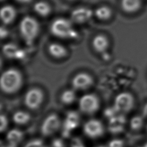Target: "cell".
<instances>
[{
	"instance_id": "6da1fadb",
	"label": "cell",
	"mask_w": 147,
	"mask_h": 147,
	"mask_svg": "<svg viewBox=\"0 0 147 147\" xmlns=\"http://www.w3.org/2000/svg\"><path fill=\"white\" fill-rule=\"evenodd\" d=\"M0 84L4 93L11 94L17 92L22 84L21 73L15 68L6 69L1 75Z\"/></svg>"
},
{
	"instance_id": "7a4b0ae2",
	"label": "cell",
	"mask_w": 147,
	"mask_h": 147,
	"mask_svg": "<svg viewBox=\"0 0 147 147\" xmlns=\"http://www.w3.org/2000/svg\"><path fill=\"white\" fill-rule=\"evenodd\" d=\"M50 29L53 36L60 38H76L78 37V33L74 29L72 22L65 18L55 20L52 23Z\"/></svg>"
},
{
	"instance_id": "3957f363",
	"label": "cell",
	"mask_w": 147,
	"mask_h": 147,
	"mask_svg": "<svg viewBox=\"0 0 147 147\" xmlns=\"http://www.w3.org/2000/svg\"><path fill=\"white\" fill-rule=\"evenodd\" d=\"M38 22L30 16L24 17L20 23L21 35L28 45L32 44L39 32Z\"/></svg>"
},
{
	"instance_id": "277c9868",
	"label": "cell",
	"mask_w": 147,
	"mask_h": 147,
	"mask_svg": "<svg viewBox=\"0 0 147 147\" xmlns=\"http://www.w3.org/2000/svg\"><path fill=\"white\" fill-rule=\"evenodd\" d=\"M134 103L135 99L132 94L129 92H122L116 96L113 106L119 114H125L133 109Z\"/></svg>"
},
{
	"instance_id": "5b68a950",
	"label": "cell",
	"mask_w": 147,
	"mask_h": 147,
	"mask_svg": "<svg viewBox=\"0 0 147 147\" xmlns=\"http://www.w3.org/2000/svg\"><path fill=\"white\" fill-rule=\"evenodd\" d=\"M100 101L94 94H87L83 95L79 101V110L83 113L92 115L99 109Z\"/></svg>"
},
{
	"instance_id": "8992f818",
	"label": "cell",
	"mask_w": 147,
	"mask_h": 147,
	"mask_svg": "<svg viewBox=\"0 0 147 147\" xmlns=\"http://www.w3.org/2000/svg\"><path fill=\"white\" fill-rule=\"evenodd\" d=\"M44 93L38 88H32L25 93L24 96V104L30 110H36L42 103Z\"/></svg>"
},
{
	"instance_id": "52a82bcc",
	"label": "cell",
	"mask_w": 147,
	"mask_h": 147,
	"mask_svg": "<svg viewBox=\"0 0 147 147\" xmlns=\"http://www.w3.org/2000/svg\"><path fill=\"white\" fill-rule=\"evenodd\" d=\"M61 121L59 116L52 113L44 120L41 126V132L44 136H51L59 129Z\"/></svg>"
},
{
	"instance_id": "ba28073f",
	"label": "cell",
	"mask_w": 147,
	"mask_h": 147,
	"mask_svg": "<svg viewBox=\"0 0 147 147\" xmlns=\"http://www.w3.org/2000/svg\"><path fill=\"white\" fill-rule=\"evenodd\" d=\"M83 131L87 137L91 138H97L104 134L105 127L99 120L91 119L84 124Z\"/></svg>"
},
{
	"instance_id": "9c48e42d",
	"label": "cell",
	"mask_w": 147,
	"mask_h": 147,
	"mask_svg": "<svg viewBox=\"0 0 147 147\" xmlns=\"http://www.w3.org/2000/svg\"><path fill=\"white\" fill-rule=\"evenodd\" d=\"M80 123V116L75 111H69L67 113L63 126L62 135L68 138L72 131L77 128Z\"/></svg>"
},
{
	"instance_id": "30bf717a",
	"label": "cell",
	"mask_w": 147,
	"mask_h": 147,
	"mask_svg": "<svg viewBox=\"0 0 147 147\" xmlns=\"http://www.w3.org/2000/svg\"><path fill=\"white\" fill-rule=\"evenodd\" d=\"M71 83L74 90H86L92 86L94 79L90 74L80 72L73 78Z\"/></svg>"
},
{
	"instance_id": "8fae6325",
	"label": "cell",
	"mask_w": 147,
	"mask_h": 147,
	"mask_svg": "<svg viewBox=\"0 0 147 147\" xmlns=\"http://www.w3.org/2000/svg\"><path fill=\"white\" fill-rule=\"evenodd\" d=\"M126 119L123 114H118L109 119L108 130L113 134H119L125 129Z\"/></svg>"
},
{
	"instance_id": "7c38bea8",
	"label": "cell",
	"mask_w": 147,
	"mask_h": 147,
	"mask_svg": "<svg viewBox=\"0 0 147 147\" xmlns=\"http://www.w3.org/2000/svg\"><path fill=\"white\" fill-rule=\"evenodd\" d=\"M92 16V11L89 8L80 7L74 9L71 14V18L73 22L76 23H84L88 21Z\"/></svg>"
},
{
	"instance_id": "4fadbf2b",
	"label": "cell",
	"mask_w": 147,
	"mask_h": 147,
	"mask_svg": "<svg viewBox=\"0 0 147 147\" xmlns=\"http://www.w3.org/2000/svg\"><path fill=\"white\" fill-rule=\"evenodd\" d=\"M2 52L7 58L22 59L25 56V52L13 43H7L2 47Z\"/></svg>"
},
{
	"instance_id": "5bb4252c",
	"label": "cell",
	"mask_w": 147,
	"mask_h": 147,
	"mask_svg": "<svg viewBox=\"0 0 147 147\" xmlns=\"http://www.w3.org/2000/svg\"><path fill=\"white\" fill-rule=\"evenodd\" d=\"M107 38L102 34L96 35L92 40V45L94 49L98 53H105L109 47Z\"/></svg>"
},
{
	"instance_id": "9a60e30c",
	"label": "cell",
	"mask_w": 147,
	"mask_h": 147,
	"mask_svg": "<svg viewBox=\"0 0 147 147\" xmlns=\"http://www.w3.org/2000/svg\"><path fill=\"white\" fill-rule=\"evenodd\" d=\"M16 11L11 5H5L1 8V18L4 24H9L15 19Z\"/></svg>"
},
{
	"instance_id": "2e32d148",
	"label": "cell",
	"mask_w": 147,
	"mask_h": 147,
	"mask_svg": "<svg viewBox=\"0 0 147 147\" xmlns=\"http://www.w3.org/2000/svg\"><path fill=\"white\" fill-rule=\"evenodd\" d=\"M142 0H121V7L123 11L128 13L138 11L141 7Z\"/></svg>"
},
{
	"instance_id": "e0dca14e",
	"label": "cell",
	"mask_w": 147,
	"mask_h": 147,
	"mask_svg": "<svg viewBox=\"0 0 147 147\" xmlns=\"http://www.w3.org/2000/svg\"><path fill=\"white\" fill-rule=\"evenodd\" d=\"M48 51L49 53L56 59H61L67 55L66 48L63 45L56 42L50 44L48 47Z\"/></svg>"
},
{
	"instance_id": "ac0fdd59",
	"label": "cell",
	"mask_w": 147,
	"mask_h": 147,
	"mask_svg": "<svg viewBox=\"0 0 147 147\" xmlns=\"http://www.w3.org/2000/svg\"><path fill=\"white\" fill-rule=\"evenodd\" d=\"M23 137V132L18 129H13L6 134V139L9 144L16 147L22 141Z\"/></svg>"
},
{
	"instance_id": "d6986e66",
	"label": "cell",
	"mask_w": 147,
	"mask_h": 147,
	"mask_svg": "<svg viewBox=\"0 0 147 147\" xmlns=\"http://www.w3.org/2000/svg\"><path fill=\"white\" fill-rule=\"evenodd\" d=\"M30 115L24 111H17L13 115V122L18 125H24L28 123L30 120Z\"/></svg>"
},
{
	"instance_id": "ffe728a7",
	"label": "cell",
	"mask_w": 147,
	"mask_h": 147,
	"mask_svg": "<svg viewBox=\"0 0 147 147\" xmlns=\"http://www.w3.org/2000/svg\"><path fill=\"white\" fill-rule=\"evenodd\" d=\"M76 93L74 90L71 89L64 91L60 96L61 102L65 105H71L76 100Z\"/></svg>"
},
{
	"instance_id": "44dd1931",
	"label": "cell",
	"mask_w": 147,
	"mask_h": 147,
	"mask_svg": "<svg viewBox=\"0 0 147 147\" xmlns=\"http://www.w3.org/2000/svg\"><path fill=\"white\" fill-rule=\"evenodd\" d=\"M34 10L36 13L42 17L47 16L51 12L49 5L43 1L36 3L34 5Z\"/></svg>"
},
{
	"instance_id": "7402d4cb",
	"label": "cell",
	"mask_w": 147,
	"mask_h": 147,
	"mask_svg": "<svg viewBox=\"0 0 147 147\" xmlns=\"http://www.w3.org/2000/svg\"><path fill=\"white\" fill-rule=\"evenodd\" d=\"M129 125L133 131H138L144 125V118L140 115H134L130 120Z\"/></svg>"
},
{
	"instance_id": "603a6c76",
	"label": "cell",
	"mask_w": 147,
	"mask_h": 147,
	"mask_svg": "<svg viewBox=\"0 0 147 147\" xmlns=\"http://www.w3.org/2000/svg\"><path fill=\"white\" fill-rule=\"evenodd\" d=\"M95 15L100 20H106L111 17V10L107 6H100L95 10Z\"/></svg>"
},
{
	"instance_id": "cb8c5ba5",
	"label": "cell",
	"mask_w": 147,
	"mask_h": 147,
	"mask_svg": "<svg viewBox=\"0 0 147 147\" xmlns=\"http://www.w3.org/2000/svg\"><path fill=\"white\" fill-rule=\"evenodd\" d=\"M118 114L119 113L116 110V109L114 106L109 107L106 109H105V110L104 111V115L105 117H106L109 119H110V118H111L112 117L115 116Z\"/></svg>"
},
{
	"instance_id": "d4e9b609",
	"label": "cell",
	"mask_w": 147,
	"mask_h": 147,
	"mask_svg": "<svg viewBox=\"0 0 147 147\" xmlns=\"http://www.w3.org/2000/svg\"><path fill=\"white\" fill-rule=\"evenodd\" d=\"M24 147H47L44 144V142L39 139L33 140L28 142Z\"/></svg>"
},
{
	"instance_id": "484cf974",
	"label": "cell",
	"mask_w": 147,
	"mask_h": 147,
	"mask_svg": "<svg viewBox=\"0 0 147 147\" xmlns=\"http://www.w3.org/2000/svg\"><path fill=\"white\" fill-rule=\"evenodd\" d=\"M0 120H1L0 130L1 132H3L7 127L8 119L5 114H1L0 116Z\"/></svg>"
},
{
	"instance_id": "4316f807",
	"label": "cell",
	"mask_w": 147,
	"mask_h": 147,
	"mask_svg": "<svg viewBox=\"0 0 147 147\" xmlns=\"http://www.w3.org/2000/svg\"><path fill=\"white\" fill-rule=\"evenodd\" d=\"M124 141L120 139L111 140L109 144V147H123Z\"/></svg>"
},
{
	"instance_id": "83f0119b",
	"label": "cell",
	"mask_w": 147,
	"mask_h": 147,
	"mask_svg": "<svg viewBox=\"0 0 147 147\" xmlns=\"http://www.w3.org/2000/svg\"><path fill=\"white\" fill-rule=\"evenodd\" d=\"M71 147H84L82 140L78 137L74 138L71 142Z\"/></svg>"
},
{
	"instance_id": "f1b7e54d",
	"label": "cell",
	"mask_w": 147,
	"mask_h": 147,
	"mask_svg": "<svg viewBox=\"0 0 147 147\" xmlns=\"http://www.w3.org/2000/svg\"><path fill=\"white\" fill-rule=\"evenodd\" d=\"M52 147H65L64 141L59 138H55L52 142Z\"/></svg>"
},
{
	"instance_id": "f546056e",
	"label": "cell",
	"mask_w": 147,
	"mask_h": 147,
	"mask_svg": "<svg viewBox=\"0 0 147 147\" xmlns=\"http://www.w3.org/2000/svg\"><path fill=\"white\" fill-rule=\"evenodd\" d=\"M8 30L7 29L3 26L1 28V37L2 39L5 38L8 35Z\"/></svg>"
},
{
	"instance_id": "4dcf8cb0",
	"label": "cell",
	"mask_w": 147,
	"mask_h": 147,
	"mask_svg": "<svg viewBox=\"0 0 147 147\" xmlns=\"http://www.w3.org/2000/svg\"><path fill=\"white\" fill-rule=\"evenodd\" d=\"M18 2H21V3H28L30 2L31 0H17Z\"/></svg>"
},
{
	"instance_id": "1f68e13d",
	"label": "cell",
	"mask_w": 147,
	"mask_h": 147,
	"mask_svg": "<svg viewBox=\"0 0 147 147\" xmlns=\"http://www.w3.org/2000/svg\"><path fill=\"white\" fill-rule=\"evenodd\" d=\"M144 114L147 116V105L145 108V110H144Z\"/></svg>"
},
{
	"instance_id": "d6a6232c",
	"label": "cell",
	"mask_w": 147,
	"mask_h": 147,
	"mask_svg": "<svg viewBox=\"0 0 147 147\" xmlns=\"http://www.w3.org/2000/svg\"><path fill=\"white\" fill-rule=\"evenodd\" d=\"M1 147H16V146H14L11 145H10V144H9V146H3L2 145V146H1Z\"/></svg>"
},
{
	"instance_id": "836d02e7",
	"label": "cell",
	"mask_w": 147,
	"mask_h": 147,
	"mask_svg": "<svg viewBox=\"0 0 147 147\" xmlns=\"http://www.w3.org/2000/svg\"><path fill=\"white\" fill-rule=\"evenodd\" d=\"M139 147H147V142L146 144H145L143 146H139Z\"/></svg>"
},
{
	"instance_id": "e575fe53",
	"label": "cell",
	"mask_w": 147,
	"mask_h": 147,
	"mask_svg": "<svg viewBox=\"0 0 147 147\" xmlns=\"http://www.w3.org/2000/svg\"><path fill=\"white\" fill-rule=\"evenodd\" d=\"M98 147H106V146H99Z\"/></svg>"
},
{
	"instance_id": "d590c367",
	"label": "cell",
	"mask_w": 147,
	"mask_h": 147,
	"mask_svg": "<svg viewBox=\"0 0 147 147\" xmlns=\"http://www.w3.org/2000/svg\"><path fill=\"white\" fill-rule=\"evenodd\" d=\"M1 1H3V0H1Z\"/></svg>"
}]
</instances>
